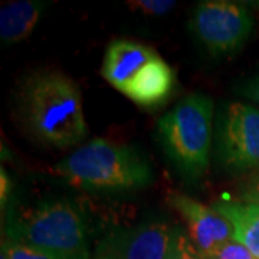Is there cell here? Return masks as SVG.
<instances>
[{
  "label": "cell",
  "instance_id": "6da1fadb",
  "mask_svg": "<svg viewBox=\"0 0 259 259\" xmlns=\"http://www.w3.org/2000/svg\"><path fill=\"white\" fill-rule=\"evenodd\" d=\"M22 112L29 131L51 147H72L88 134L81 90L62 72L33 75L23 87Z\"/></svg>",
  "mask_w": 259,
  "mask_h": 259
},
{
  "label": "cell",
  "instance_id": "7a4b0ae2",
  "mask_svg": "<svg viewBox=\"0 0 259 259\" xmlns=\"http://www.w3.org/2000/svg\"><path fill=\"white\" fill-rule=\"evenodd\" d=\"M54 171L68 183L94 192L137 189L151 179L146 160L133 148L104 139H94L76 148Z\"/></svg>",
  "mask_w": 259,
  "mask_h": 259
},
{
  "label": "cell",
  "instance_id": "3957f363",
  "mask_svg": "<svg viewBox=\"0 0 259 259\" xmlns=\"http://www.w3.org/2000/svg\"><path fill=\"white\" fill-rule=\"evenodd\" d=\"M158 136L167 156L187 176L203 175L209 167L213 136V101L190 94L158 121Z\"/></svg>",
  "mask_w": 259,
  "mask_h": 259
},
{
  "label": "cell",
  "instance_id": "277c9868",
  "mask_svg": "<svg viewBox=\"0 0 259 259\" xmlns=\"http://www.w3.org/2000/svg\"><path fill=\"white\" fill-rule=\"evenodd\" d=\"M9 238L61 259H88V228L81 212L66 200L42 202L20 213Z\"/></svg>",
  "mask_w": 259,
  "mask_h": 259
},
{
  "label": "cell",
  "instance_id": "5b68a950",
  "mask_svg": "<svg viewBox=\"0 0 259 259\" xmlns=\"http://www.w3.org/2000/svg\"><path fill=\"white\" fill-rule=\"evenodd\" d=\"M253 18L243 5L231 0H204L193 10L189 29L212 55H229L248 40Z\"/></svg>",
  "mask_w": 259,
  "mask_h": 259
},
{
  "label": "cell",
  "instance_id": "8992f818",
  "mask_svg": "<svg viewBox=\"0 0 259 259\" xmlns=\"http://www.w3.org/2000/svg\"><path fill=\"white\" fill-rule=\"evenodd\" d=\"M218 151L223 166L233 171L259 168V110L231 102L218 121Z\"/></svg>",
  "mask_w": 259,
  "mask_h": 259
},
{
  "label": "cell",
  "instance_id": "52a82bcc",
  "mask_svg": "<svg viewBox=\"0 0 259 259\" xmlns=\"http://www.w3.org/2000/svg\"><path fill=\"white\" fill-rule=\"evenodd\" d=\"M175 229L166 222H151L112 233L98 245L97 258L166 259Z\"/></svg>",
  "mask_w": 259,
  "mask_h": 259
},
{
  "label": "cell",
  "instance_id": "ba28073f",
  "mask_svg": "<svg viewBox=\"0 0 259 259\" xmlns=\"http://www.w3.org/2000/svg\"><path fill=\"white\" fill-rule=\"evenodd\" d=\"M170 203L185 219L189 236L202 255L212 253L222 245L235 239L229 221L214 207L180 193L173 194L170 197Z\"/></svg>",
  "mask_w": 259,
  "mask_h": 259
},
{
  "label": "cell",
  "instance_id": "9c48e42d",
  "mask_svg": "<svg viewBox=\"0 0 259 259\" xmlns=\"http://www.w3.org/2000/svg\"><path fill=\"white\" fill-rule=\"evenodd\" d=\"M156 54V51L140 42L117 39L107 47L101 74L110 85L120 93H124L131 79Z\"/></svg>",
  "mask_w": 259,
  "mask_h": 259
},
{
  "label": "cell",
  "instance_id": "30bf717a",
  "mask_svg": "<svg viewBox=\"0 0 259 259\" xmlns=\"http://www.w3.org/2000/svg\"><path fill=\"white\" fill-rule=\"evenodd\" d=\"M175 88V72L156 54L127 85L124 95L140 107H156L168 98Z\"/></svg>",
  "mask_w": 259,
  "mask_h": 259
},
{
  "label": "cell",
  "instance_id": "8fae6325",
  "mask_svg": "<svg viewBox=\"0 0 259 259\" xmlns=\"http://www.w3.org/2000/svg\"><path fill=\"white\" fill-rule=\"evenodd\" d=\"M45 10V3L15 0L0 8V39L6 45H16L28 39Z\"/></svg>",
  "mask_w": 259,
  "mask_h": 259
},
{
  "label": "cell",
  "instance_id": "7c38bea8",
  "mask_svg": "<svg viewBox=\"0 0 259 259\" xmlns=\"http://www.w3.org/2000/svg\"><path fill=\"white\" fill-rule=\"evenodd\" d=\"M233 228L235 241L242 243L259 259V203L250 202H218L213 206Z\"/></svg>",
  "mask_w": 259,
  "mask_h": 259
},
{
  "label": "cell",
  "instance_id": "4fadbf2b",
  "mask_svg": "<svg viewBox=\"0 0 259 259\" xmlns=\"http://www.w3.org/2000/svg\"><path fill=\"white\" fill-rule=\"evenodd\" d=\"M166 259H204L202 252L194 246L192 239L182 229H175Z\"/></svg>",
  "mask_w": 259,
  "mask_h": 259
},
{
  "label": "cell",
  "instance_id": "5bb4252c",
  "mask_svg": "<svg viewBox=\"0 0 259 259\" xmlns=\"http://www.w3.org/2000/svg\"><path fill=\"white\" fill-rule=\"evenodd\" d=\"M3 242L6 245L9 259H61L55 256V255L48 253V252H44V250H39L36 248L28 246V245H23L20 242L13 241L10 238L3 239Z\"/></svg>",
  "mask_w": 259,
  "mask_h": 259
},
{
  "label": "cell",
  "instance_id": "9a60e30c",
  "mask_svg": "<svg viewBox=\"0 0 259 259\" xmlns=\"http://www.w3.org/2000/svg\"><path fill=\"white\" fill-rule=\"evenodd\" d=\"M127 3L133 10H139L148 16H164L176 6L175 0H133Z\"/></svg>",
  "mask_w": 259,
  "mask_h": 259
},
{
  "label": "cell",
  "instance_id": "2e32d148",
  "mask_svg": "<svg viewBox=\"0 0 259 259\" xmlns=\"http://www.w3.org/2000/svg\"><path fill=\"white\" fill-rule=\"evenodd\" d=\"M204 259H256L249 250L246 249L242 243L238 241H231L228 243L222 245L221 248L212 252L203 255Z\"/></svg>",
  "mask_w": 259,
  "mask_h": 259
},
{
  "label": "cell",
  "instance_id": "e0dca14e",
  "mask_svg": "<svg viewBox=\"0 0 259 259\" xmlns=\"http://www.w3.org/2000/svg\"><path fill=\"white\" fill-rule=\"evenodd\" d=\"M238 91H239L242 97H245L249 101L255 102L256 105H259V75L250 78L249 81H246L242 87H239Z\"/></svg>",
  "mask_w": 259,
  "mask_h": 259
},
{
  "label": "cell",
  "instance_id": "ac0fdd59",
  "mask_svg": "<svg viewBox=\"0 0 259 259\" xmlns=\"http://www.w3.org/2000/svg\"><path fill=\"white\" fill-rule=\"evenodd\" d=\"M243 202H250V203H259V175L255 176L249 182V185L245 187L242 193Z\"/></svg>",
  "mask_w": 259,
  "mask_h": 259
},
{
  "label": "cell",
  "instance_id": "d6986e66",
  "mask_svg": "<svg viewBox=\"0 0 259 259\" xmlns=\"http://www.w3.org/2000/svg\"><path fill=\"white\" fill-rule=\"evenodd\" d=\"M0 183H2V192H0V199H2V209L5 207V204L8 202V197H9L10 190H12V186H10V179L6 175L5 168L0 170Z\"/></svg>",
  "mask_w": 259,
  "mask_h": 259
},
{
  "label": "cell",
  "instance_id": "ffe728a7",
  "mask_svg": "<svg viewBox=\"0 0 259 259\" xmlns=\"http://www.w3.org/2000/svg\"><path fill=\"white\" fill-rule=\"evenodd\" d=\"M0 259H9V256H8V249H6V245H5L3 241H2V255H0Z\"/></svg>",
  "mask_w": 259,
  "mask_h": 259
},
{
  "label": "cell",
  "instance_id": "44dd1931",
  "mask_svg": "<svg viewBox=\"0 0 259 259\" xmlns=\"http://www.w3.org/2000/svg\"><path fill=\"white\" fill-rule=\"evenodd\" d=\"M255 5H256V8H258V9H259V2H256V3H255Z\"/></svg>",
  "mask_w": 259,
  "mask_h": 259
},
{
  "label": "cell",
  "instance_id": "7402d4cb",
  "mask_svg": "<svg viewBox=\"0 0 259 259\" xmlns=\"http://www.w3.org/2000/svg\"><path fill=\"white\" fill-rule=\"evenodd\" d=\"M95 259H101V258H95Z\"/></svg>",
  "mask_w": 259,
  "mask_h": 259
}]
</instances>
